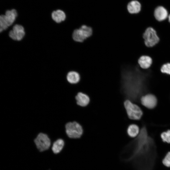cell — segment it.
<instances>
[{"mask_svg":"<svg viewBox=\"0 0 170 170\" xmlns=\"http://www.w3.org/2000/svg\"><path fill=\"white\" fill-rule=\"evenodd\" d=\"M155 142L143 125L138 136L124 148L121 160L129 162L136 170H154L159 157Z\"/></svg>","mask_w":170,"mask_h":170,"instance_id":"6da1fadb","label":"cell"},{"mask_svg":"<svg viewBox=\"0 0 170 170\" xmlns=\"http://www.w3.org/2000/svg\"><path fill=\"white\" fill-rule=\"evenodd\" d=\"M122 68L120 80L122 92L126 99L139 102L148 90L152 76L150 70L142 69L139 64Z\"/></svg>","mask_w":170,"mask_h":170,"instance_id":"7a4b0ae2","label":"cell"},{"mask_svg":"<svg viewBox=\"0 0 170 170\" xmlns=\"http://www.w3.org/2000/svg\"><path fill=\"white\" fill-rule=\"evenodd\" d=\"M124 105L128 117L132 120H139L143 115V111L137 105L131 100L126 99L124 102Z\"/></svg>","mask_w":170,"mask_h":170,"instance_id":"3957f363","label":"cell"},{"mask_svg":"<svg viewBox=\"0 0 170 170\" xmlns=\"http://www.w3.org/2000/svg\"><path fill=\"white\" fill-rule=\"evenodd\" d=\"M65 128L66 135L71 139L79 138L83 133L82 127L76 121L67 122L65 125Z\"/></svg>","mask_w":170,"mask_h":170,"instance_id":"277c9868","label":"cell"},{"mask_svg":"<svg viewBox=\"0 0 170 170\" xmlns=\"http://www.w3.org/2000/svg\"><path fill=\"white\" fill-rule=\"evenodd\" d=\"M92 34L93 30L91 27L86 25H83L79 28L74 31L72 38L76 42H82L91 36Z\"/></svg>","mask_w":170,"mask_h":170,"instance_id":"5b68a950","label":"cell"},{"mask_svg":"<svg viewBox=\"0 0 170 170\" xmlns=\"http://www.w3.org/2000/svg\"><path fill=\"white\" fill-rule=\"evenodd\" d=\"M17 16V13L15 9L8 10L5 15H1L0 16V31L6 29L8 26L12 25Z\"/></svg>","mask_w":170,"mask_h":170,"instance_id":"8992f818","label":"cell"},{"mask_svg":"<svg viewBox=\"0 0 170 170\" xmlns=\"http://www.w3.org/2000/svg\"><path fill=\"white\" fill-rule=\"evenodd\" d=\"M145 45L148 47H151L157 44L159 38L156 30L151 27H149L145 30L143 35Z\"/></svg>","mask_w":170,"mask_h":170,"instance_id":"52a82bcc","label":"cell"},{"mask_svg":"<svg viewBox=\"0 0 170 170\" xmlns=\"http://www.w3.org/2000/svg\"><path fill=\"white\" fill-rule=\"evenodd\" d=\"M34 142L37 149L41 152L48 149L51 145L50 139L46 133H40L34 140Z\"/></svg>","mask_w":170,"mask_h":170,"instance_id":"ba28073f","label":"cell"},{"mask_svg":"<svg viewBox=\"0 0 170 170\" xmlns=\"http://www.w3.org/2000/svg\"><path fill=\"white\" fill-rule=\"evenodd\" d=\"M140 102L142 105L145 107L152 109L156 106L157 103V99L154 95L147 94L141 97Z\"/></svg>","mask_w":170,"mask_h":170,"instance_id":"9c48e42d","label":"cell"},{"mask_svg":"<svg viewBox=\"0 0 170 170\" xmlns=\"http://www.w3.org/2000/svg\"><path fill=\"white\" fill-rule=\"evenodd\" d=\"M25 35L23 27L18 24L15 25L12 30L10 31L9 33V37L12 39L17 41L21 40Z\"/></svg>","mask_w":170,"mask_h":170,"instance_id":"30bf717a","label":"cell"},{"mask_svg":"<svg viewBox=\"0 0 170 170\" xmlns=\"http://www.w3.org/2000/svg\"><path fill=\"white\" fill-rule=\"evenodd\" d=\"M77 104L81 107L87 106L90 102L89 96L86 94L82 92H78L75 96Z\"/></svg>","mask_w":170,"mask_h":170,"instance_id":"8fae6325","label":"cell"},{"mask_svg":"<svg viewBox=\"0 0 170 170\" xmlns=\"http://www.w3.org/2000/svg\"><path fill=\"white\" fill-rule=\"evenodd\" d=\"M154 15L155 19L159 22L166 20L168 16L167 11L162 6L158 7L156 9Z\"/></svg>","mask_w":170,"mask_h":170,"instance_id":"7c38bea8","label":"cell"},{"mask_svg":"<svg viewBox=\"0 0 170 170\" xmlns=\"http://www.w3.org/2000/svg\"><path fill=\"white\" fill-rule=\"evenodd\" d=\"M66 79L70 84H78L80 81L81 77L78 72L75 71H71L67 74Z\"/></svg>","mask_w":170,"mask_h":170,"instance_id":"4fadbf2b","label":"cell"},{"mask_svg":"<svg viewBox=\"0 0 170 170\" xmlns=\"http://www.w3.org/2000/svg\"><path fill=\"white\" fill-rule=\"evenodd\" d=\"M138 63L141 68L147 69L151 66L152 63V60L149 56L142 55L139 58Z\"/></svg>","mask_w":170,"mask_h":170,"instance_id":"5bb4252c","label":"cell"},{"mask_svg":"<svg viewBox=\"0 0 170 170\" xmlns=\"http://www.w3.org/2000/svg\"><path fill=\"white\" fill-rule=\"evenodd\" d=\"M140 3L137 1H133L130 2L127 6L128 12L131 14L139 13L141 9Z\"/></svg>","mask_w":170,"mask_h":170,"instance_id":"9a60e30c","label":"cell"},{"mask_svg":"<svg viewBox=\"0 0 170 170\" xmlns=\"http://www.w3.org/2000/svg\"><path fill=\"white\" fill-rule=\"evenodd\" d=\"M51 16L53 20L58 23L64 21L66 18L65 12L60 9L54 11L52 13Z\"/></svg>","mask_w":170,"mask_h":170,"instance_id":"2e32d148","label":"cell"},{"mask_svg":"<svg viewBox=\"0 0 170 170\" xmlns=\"http://www.w3.org/2000/svg\"><path fill=\"white\" fill-rule=\"evenodd\" d=\"M65 144L64 140L61 139L56 140L53 143L52 147V150L55 154L60 153L63 149Z\"/></svg>","mask_w":170,"mask_h":170,"instance_id":"e0dca14e","label":"cell"},{"mask_svg":"<svg viewBox=\"0 0 170 170\" xmlns=\"http://www.w3.org/2000/svg\"><path fill=\"white\" fill-rule=\"evenodd\" d=\"M140 132L139 127L136 124H132L129 125L127 129L128 135L132 138H135L139 135Z\"/></svg>","mask_w":170,"mask_h":170,"instance_id":"ac0fdd59","label":"cell"},{"mask_svg":"<svg viewBox=\"0 0 170 170\" xmlns=\"http://www.w3.org/2000/svg\"><path fill=\"white\" fill-rule=\"evenodd\" d=\"M161 137L163 142L170 144V130L162 133Z\"/></svg>","mask_w":170,"mask_h":170,"instance_id":"d6986e66","label":"cell"},{"mask_svg":"<svg viewBox=\"0 0 170 170\" xmlns=\"http://www.w3.org/2000/svg\"><path fill=\"white\" fill-rule=\"evenodd\" d=\"M162 164L166 167H170V151L168 152L162 161Z\"/></svg>","mask_w":170,"mask_h":170,"instance_id":"ffe728a7","label":"cell"},{"mask_svg":"<svg viewBox=\"0 0 170 170\" xmlns=\"http://www.w3.org/2000/svg\"><path fill=\"white\" fill-rule=\"evenodd\" d=\"M162 73L170 75V63H167L162 65L161 68Z\"/></svg>","mask_w":170,"mask_h":170,"instance_id":"44dd1931","label":"cell"},{"mask_svg":"<svg viewBox=\"0 0 170 170\" xmlns=\"http://www.w3.org/2000/svg\"><path fill=\"white\" fill-rule=\"evenodd\" d=\"M168 22L170 23V14L168 15Z\"/></svg>","mask_w":170,"mask_h":170,"instance_id":"7402d4cb","label":"cell"}]
</instances>
